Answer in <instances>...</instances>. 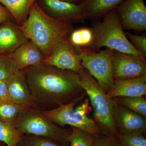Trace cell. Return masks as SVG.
I'll return each instance as SVG.
<instances>
[{"label": "cell", "instance_id": "cell-1", "mask_svg": "<svg viewBox=\"0 0 146 146\" xmlns=\"http://www.w3.org/2000/svg\"><path fill=\"white\" fill-rule=\"evenodd\" d=\"M23 70L33 103L40 111L75 101L85 92L74 71L44 64Z\"/></svg>", "mask_w": 146, "mask_h": 146}, {"label": "cell", "instance_id": "cell-2", "mask_svg": "<svg viewBox=\"0 0 146 146\" xmlns=\"http://www.w3.org/2000/svg\"><path fill=\"white\" fill-rule=\"evenodd\" d=\"M19 27L27 38L39 48L46 58L50 54L55 44L68 39L74 29L73 24L48 16L36 1L32 6L27 20Z\"/></svg>", "mask_w": 146, "mask_h": 146}, {"label": "cell", "instance_id": "cell-3", "mask_svg": "<svg viewBox=\"0 0 146 146\" xmlns=\"http://www.w3.org/2000/svg\"><path fill=\"white\" fill-rule=\"evenodd\" d=\"M78 74L80 84L89 96L94 109L93 119L102 134L117 137L119 134L113 117L114 98L107 96L86 69L84 68Z\"/></svg>", "mask_w": 146, "mask_h": 146}, {"label": "cell", "instance_id": "cell-4", "mask_svg": "<svg viewBox=\"0 0 146 146\" xmlns=\"http://www.w3.org/2000/svg\"><path fill=\"white\" fill-rule=\"evenodd\" d=\"M103 18L102 21H92L91 27L95 34V50L106 47L116 51L136 55L146 60V58L135 50L129 41L116 9Z\"/></svg>", "mask_w": 146, "mask_h": 146}, {"label": "cell", "instance_id": "cell-5", "mask_svg": "<svg viewBox=\"0 0 146 146\" xmlns=\"http://www.w3.org/2000/svg\"><path fill=\"white\" fill-rule=\"evenodd\" d=\"M13 125L23 134L48 138L60 143L69 144L71 128L56 124L36 107L25 108Z\"/></svg>", "mask_w": 146, "mask_h": 146}, {"label": "cell", "instance_id": "cell-6", "mask_svg": "<svg viewBox=\"0 0 146 146\" xmlns=\"http://www.w3.org/2000/svg\"><path fill=\"white\" fill-rule=\"evenodd\" d=\"M86 95L85 91L75 101L60 105L54 109L41 112L46 118L59 126L65 127V126L69 125L85 131L95 136H98L102 133L94 119L78 107L74 108L76 105L82 100Z\"/></svg>", "mask_w": 146, "mask_h": 146}, {"label": "cell", "instance_id": "cell-7", "mask_svg": "<svg viewBox=\"0 0 146 146\" xmlns=\"http://www.w3.org/2000/svg\"><path fill=\"white\" fill-rule=\"evenodd\" d=\"M114 52V50L107 48L99 52L89 50L79 51L82 65L106 93L112 89L114 84L112 60Z\"/></svg>", "mask_w": 146, "mask_h": 146}, {"label": "cell", "instance_id": "cell-8", "mask_svg": "<svg viewBox=\"0 0 146 146\" xmlns=\"http://www.w3.org/2000/svg\"><path fill=\"white\" fill-rule=\"evenodd\" d=\"M43 64L79 74L83 69L79 53L71 44L68 38L56 42L51 52Z\"/></svg>", "mask_w": 146, "mask_h": 146}, {"label": "cell", "instance_id": "cell-9", "mask_svg": "<svg viewBox=\"0 0 146 146\" xmlns=\"http://www.w3.org/2000/svg\"><path fill=\"white\" fill-rule=\"evenodd\" d=\"M112 69L114 80L136 78L146 75V60L136 55L115 51Z\"/></svg>", "mask_w": 146, "mask_h": 146}, {"label": "cell", "instance_id": "cell-10", "mask_svg": "<svg viewBox=\"0 0 146 146\" xmlns=\"http://www.w3.org/2000/svg\"><path fill=\"white\" fill-rule=\"evenodd\" d=\"M123 30H146V7L143 0H124L116 9Z\"/></svg>", "mask_w": 146, "mask_h": 146}, {"label": "cell", "instance_id": "cell-11", "mask_svg": "<svg viewBox=\"0 0 146 146\" xmlns=\"http://www.w3.org/2000/svg\"><path fill=\"white\" fill-rule=\"evenodd\" d=\"M48 16L58 21L70 23H84L85 19L80 5L59 0H36Z\"/></svg>", "mask_w": 146, "mask_h": 146}, {"label": "cell", "instance_id": "cell-12", "mask_svg": "<svg viewBox=\"0 0 146 146\" xmlns=\"http://www.w3.org/2000/svg\"><path fill=\"white\" fill-rule=\"evenodd\" d=\"M113 117L119 134L143 133L146 131L145 118L118 103L115 99Z\"/></svg>", "mask_w": 146, "mask_h": 146}, {"label": "cell", "instance_id": "cell-13", "mask_svg": "<svg viewBox=\"0 0 146 146\" xmlns=\"http://www.w3.org/2000/svg\"><path fill=\"white\" fill-rule=\"evenodd\" d=\"M6 81L9 100L22 107H36L33 103L23 70H18L13 73L7 79Z\"/></svg>", "mask_w": 146, "mask_h": 146}, {"label": "cell", "instance_id": "cell-14", "mask_svg": "<svg viewBox=\"0 0 146 146\" xmlns=\"http://www.w3.org/2000/svg\"><path fill=\"white\" fill-rule=\"evenodd\" d=\"M8 56L19 70L43 64L46 58L39 48L29 39Z\"/></svg>", "mask_w": 146, "mask_h": 146}, {"label": "cell", "instance_id": "cell-15", "mask_svg": "<svg viewBox=\"0 0 146 146\" xmlns=\"http://www.w3.org/2000/svg\"><path fill=\"white\" fill-rule=\"evenodd\" d=\"M0 26V55L13 52L29 40L14 20Z\"/></svg>", "mask_w": 146, "mask_h": 146}, {"label": "cell", "instance_id": "cell-16", "mask_svg": "<svg viewBox=\"0 0 146 146\" xmlns=\"http://www.w3.org/2000/svg\"><path fill=\"white\" fill-rule=\"evenodd\" d=\"M107 96L111 98L144 96L146 94V75L136 78L114 80Z\"/></svg>", "mask_w": 146, "mask_h": 146}, {"label": "cell", "instance_id": "cell-17", "mask_svg": "<svg viewBox=\"0 0 146 146\" xmlns=\"http://www.w3.org/2000/svg\"><path fill=\"white\" fill-rule=\"evenodd\" d=\"M124 0H84L81 5L85 20H100L117 8Z\"/></svg>", "mask_w": 146, "mask_h": 146}, {"label": "cell", "instance_id": "cell-18", "mask_svg": "<svg viewBox=\"0 0 146 146\" xmlns=\"http://www.w3.org/2000/svg\"><path fill=\"white\" fill-rule=\"evenodd\" d=\"M68 40L78 52L83 50H95V34L91 27L74 29L69 35Z\"/></svg>", "mask_w": 146, "mask_h": 146}, {"label": "cell", "instance_id": "cell-19", "mask_svg": "<svg viewBox=\"0 0 146 146\" xmlns=\"http://www.w3.org/2000/svg\"><path fill=\"white\" fill-rule=\"evenodd\" d=\"M36 0H0L18 25L25 23L28 16L32 6Z\"/></svg>", "mask_w": 146, "mask_h": 146}, {"label": "cell", "instance_id": "cell-20", "mask_svg": "<svg viewBox=\"0 0 146 146\" xmlns=\"http://www.w3.org/2000/svg\"><path fill=\"white\" fill-rule=\"evenodd\" d=\"M23 135L13 124L0 121V142L7 146H16Z\"/></svg>", "mask_w": 146, "mask_h": 146}, {"label": "cell", "instance_id": "cell-21", "mask_svg": "<svg viewBox=\"0 0 146 146\" xmlns=\"http://www.w3.org/2000/svg\"><path fill=\"white\" fill-rule=\"evenodd\" d=\"M27 107L19 106L8 100L0 101V121L14 124L19 115Z\"/></svg>", "mask_w": 146, "mask_h": 146}, {"label": "cell", "instance_id": "cell-22", "mask_svg": "<svg viewBox=\"0 0 146 146\" xmlns=\"http://www.w3.org/2000/svg\"><path fill=\"white\" fill-rule=\"evenodd\" d=\"M113 98L118 103L146 119V100L144 96Z\"/></svg>", "mask_w": 146, "mask_h": 146}, {"label": "cell", "instance_id": "cell-23", "mask_svg": "<svg viewBox=\"0 0 146 146\" xmlns=\"http://www.w3.org/2000/svg\"><path fill=\"white\" fill-rule=\"evenodd\" d=\"M69 146H92L95 136L85 131L70 127Z\"/></svg>", "mask_w": 146, "mask_h": 146}, {"label": "cell", "instance_id": "cell-24", "mask_svg": "<svg viewBox=\"0 0 146 146\" xmlns=\"http://www.w3.org/2000/svg\"><path fill=\"white\" fill-rule=\"evenodd\" d=\"M16 146H69V144L60 143L48 138L23 134Z\"/></svg>", "mask_w": 146, "mask_h": 146}, {"label": "cell", "instance_id": "cell-25", "mask_svg": "<svg viewBox=\"0 0 146 146\" xmlns=\"http://www.w3.org/2000/svg\"><path fill=\"white\" fill-rule=\"evenodd\" d=\"M116 138L119 146H146V139L143 133L119 134Z\"/></svg>", "mask_w": 146, "mask_h": 146}, {"label": "cell", "instance_id": "cell-26", "mask_svg": "<svg viewBox=\"0 0 146 146\" xmlns=\"http://www.w3.org/2000/svg\"><path fill=\"white\" fill-rule=\"evenodd\" d=\"M18 70L16 65L8 55H0V80H6Z\"/></svg>", "mask_w": 146, "mask_h": 146}, {"label": "cell", "instance_id": "cell-27", "mask_svg": "<svg viewBox=\"0 0 146 146\" xmlns=\"http://www.w3.org/2000/svg\"><path fill=\"white\" fill-rule=\"evenodd\" d=\"M125 33L132 46L144 57H146V36L131 34L128 32Z\"/></svg>", "mask_w": 146, "mask_h": 146}, {"label": "cell", "instance_id": "cell-28", "mask_svg": "<svg viewBox=\"0 0 146 146\" xmlns=\"http://www.w3.org/2000/svg\"><path fill=\"white\" fill-rule=\"evenodd\" d=\"M92 146H119L115 136L101 134L96 136Z\"/></svg>", "mask_w": 146, "mask_h": 146}, {"label": "cell", "instance_id": "cell-29", "mask_svg": "<svg viewBox=\"0 0 146 146\" xmlns=\"http://www.w3.org/2000/svg\"><path fill=\"white\" fill-rule=\"evenodd\" d=\"M11 20L14 19L10 12L4 6L0 5V25Z\"/></svg>", "mask_w": 146, "mask_h": 146}, {"label": "cell", "instance_id": "cell-30", "mask_svg": "<svg viewBox=\"0 0 146 146\" xmlns=\"http://www.w3.org/2000/svg\"><path fill=\"white\" fill-rule=\"evenodd\" d=\"M0 99L1 100H9L6 80H0Z\"/></svg>", "mask_w": 146, "mask_h": 146}, {"label": "cell", "instance_id": "cell-31", "mask_svg": "<svg viewBox=\"0 0 146 146\" xmlns=\"http://www.w3.org/2000/svg\"><path fill=\"white\" fill-rule=\"evenodd\" d=\"M59 1L73 4L76 5H80L83 1L84 0H59Z\"/></svg>", "mask_w": 146, "mask_h": 146}, {"label": "cell", "instance_id": "cell-32", "mask_svg": "<svg viewBox=\"0 0 146 146\" xmlns=\"http://www.w3.org/2000/svg\"><path fill=\"white\" fill-rule=\"evenodd\" d=\"M6 145L3 142H0V146H6Z\"/></svg>", "mask_w": 146, "mask_h": 146}, {"label": "cell", "instance_id": "cell-33", "mask_svg": "<svg viewBox=\"0 0 146 146\" xmlns=\"http://www.w3.org/2000/svg\"><path fill=\"white\" fill-rule=\"evenodd\" d=\"M1 99H0V101H1Z\"/></svg>", "mask_w": 146, "mask_h": 146}]
</instances>
